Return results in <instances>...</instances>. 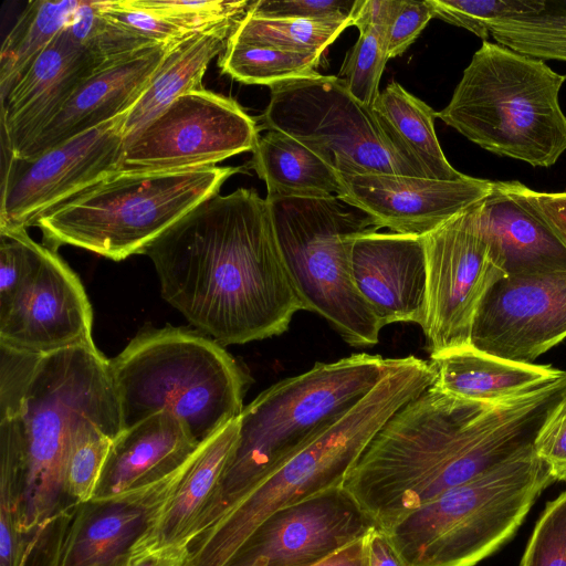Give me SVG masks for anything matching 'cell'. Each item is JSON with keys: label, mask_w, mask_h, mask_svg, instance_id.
Listing matches in <instances>:
<instances>
[{"label": "cell", "mask_w": 566, "mask_h": 566, "mask_svg": "<svg viewBox=\"0 0 566 566\" xmlns=\"http://www.w3.org/2000/svg\"><path fill=\"white\" fill-rule=\"evenodd\" d=\"M494 40L537 60L566 62V0H544L531 12L486 23Z\"/></svg>", "instance_id": "cell-32"}, {"label": "cell", "mask_w": 566, "mask_h": 566, "mask_svg": "<svg viewBox=\"0 0 566 566\" xmlns=\"http://www.w3.org/2000/svg\"><path fill=\"white\" fill-rule=\"evenodd\" d=\"M521 566H566V491L547 503L528 539Z\"/></svg>", "instance_id": "cell-38"}, {"label": "cell", "mask_w": 566, "mask_h": 566, "mask_svg": "<svg viewBox=\"0 0 566 566\" xmlns=\"http://www.w3.org/2000/svg\"><path fill=\"white\" fill-rule=\"evenodd\" d=\"M434 385L453 396L500 402L558 377L564 370L546 365L507 360L468 346L431 355Z\"/></svg>", "instance_id": "cell-25"}, {"label": "cell", "mask_w": 566, "mask_h": 566, "mask_svg": "<svg viewBox=\"0 0 566 566\" xmlns=\"http://www.w3.org/2000/svg\"><path fill=\"white\" fill-rule=\"evenodd\" d=\"M242 167L116 171L42 216L43 244L73 245L120 261L146 248Z\"/></svg>", "instance_id": "cell-8"}, {"label": "cell", "mask_w": 566, "mask_h": 566, "mask_svg": "<svg viewBox=\"0 0 566 566\" xmlns=\"http://www.w3.org/2000/svg\"><path fill=\"white\" fill-rule=\"evenodd\" d=\"M199 443L177 416L166 411L123 429L112 443L101 492L91 503L165 475L179 467Z\"/></svg>", "instance_id": "cell-24"}, {"label": "cell", "mask_w": 566, "mask_h": 566, "mask_svg": "<svg viewBox=\"0 0 566 566\" xmlns=\"http://www.w3.org/2000/svg\"><path fill=\"white\" fill-rule=\"evenodd\" d=\"M355 4L356 0H258L251 2L248 12L265 18L347 20Z\"/></svg>", "instance_id": "cell-41"}, {"label": "cell", "mask_w": 566, "mask_h": 566, "mask_svg": "<svg viewBox=\"0 0 566 566\" xmlns=\"http://www.w3.org/2000/svg\"><path fill=\"white\" fill-rule=\"evenodd\" d=\"M521 191L534 211L566 248V192H538L521 184Z\"/></svg>", "instance_id": "cell-44"}, {"label": "cell", "mask_w": 566, "mask_h": 566, "mask_svg": "<svg viewBox=\"0 0 566 566\" xmlns=\"http://www.w3.org/2000/svg\"><path fill=\"white\" fill-rule=\"evenodd\" d=\"M77 0L29 1L6 35L0 51V101L72 20Z\"/></svg>", "instance_id": "cell-30"}, {"label": "cell", "mask_w": 566, "mask_h": 566, "mask_svg": "<svg viewBox=\"0 0 566 566\" xmlns=\"http://www.w3.org/2000/svg\"><path fill=\"white\" fill-rule=\"evenodd\" d=\"M355 287L381 328L426 317L427 270L422 237L370 231L355 238L350 253Z\"/></svg>", "instance_id": "cell-20"}, {"label": "cell", "mask_w": 566, "mask_h": 566, "mask_svg": "<svg viewBox=\"0 0 566 566\" xmlns=\"http://www.w3.org/2000/svg\"><path fill=\"white\" fill-rule=\"evenodd\" d=\"M381 127L421 177L464 178L446 158L434 130L438 113L399 83L390 82L373 106Z\"/></svg>", "instance_id": "cell-27"}, {"label": "cell", "mask_w": 566, "mask_h": 566, "mask_svg": "<svg viewBox=\"0 0 566 566\" xmlns=\"http://www.w3.org/2000/svg\"><path fill=\"white\" fill-rule=\"evenodd\" d=\"M101 13L157 45L174 44L197 32L133 7L127 0L102 1Z\"/></svg>", "instance_id": "cell-40"}, {"label": "cell", "mask_w": 566, "mask_h": 566, "mask_svg": "<svg viewBox=\"0 0 566 566\" xmlns=\"http://www.w3.org/2000/svg\"><path fill=\"white\" fill-rule=\"evenodd\" d=\"M189 555L190 551L167 548L127 563L125 566H185Z\"/></svg>", "instance_id": "cell-47"}, {"label": "cell", "mask_w": 566, "mask_h": 566, "mask_svg": "<svg viewBox=\"0 0 566 566\" xmlns=\"http://www.w3.org/2000/svg\"><path fill=\"white\" fill-rule=\"evenodd\" d=\"M43 244L27 229L0 232V308L6 307L36 268Z\"/></svg>", "instance_id": "cell-39"}, {"label": "cell", "mask_w": 566, "mask_h": 566, "mask_svg": "<svg viewBox=\"0 0 566 566\" xmlns=\"http://www.w3.org/2000/svg\"><path fill=\"white\" fill-rule=\"evenodd\" d=\"M260 129L292 136L338 174L421 177L338 76L314 73L270 87Z\"/></svg>", "instance_id": "cell-11"}, {"label": "cell", "mask_w": 566, "mask_h": 566, "mask_svg": "<svg viewBox=\"0 0 566 566\" xmlns=\"http://www.w3.org/2000/svg\"><path fill=\"white\" fill-rule=\"evenodd\" d=\"M109 368L123 429L166 411L202 442L244 408L249 376L224 346L199 331H142L109 359Z\"/></svg>", "instance_id": "cell-5"}, {"label": "cell", "mask_w": 566, "mask_h": 566, "mask_svg": "<svg viewBox=\"0 0 566 566\" xmlns=\"http://www.w3.org/2000/svg\"><path fill=\"white\" fill-rule=\"evenodd\" d=\"M434 380L430 361L416 356L399 358L338 421L226 505L195 542L185 566H229L272 514L342 488L348 471L388 419Z\"/></svg>", "instance_id": "cell-4"}, {"label": "cell", "mask_w": 566, "mask_h": 566, "mask_svg": "<svg viewBox=\"0 0 566 566\" xmlns=\"http://www.w3.org/2000/svg\"><path fill=\"white\" fill-rule=\"evenodd\" d=\"M171 45L148 48L101 65L78 86L23 155L17 158L35 157L127 113L149 84Z\"/></svg>", "instance_id": "cell-22"}, {"label": "cell", "mask_w": 566, "mask_h": 566, "mask_svg": "<svg viewBox=\"0 0 566 566\" xmlns=\"http://www.w3.org/2000/svg\"><path fill=\"white\" fill-rule=\"evenodd\" d=\"M481 201L422 237L427 287L421 328L430 355L470 345L478 310L507 275L482 228Z\"/></svg>", "instance_id": "cell-12"}, {"label": "cell", "mask_w": 566, "mask_h": 566, "mask_svg": "<svg viewBox=\"0 0 566 566\" xmlns=\"http://www.w3.org/2000/svg\"><path fill=\"white\" fill-rule=\"evenodd\" d=\"M386 31L359 30L355 44L347 51L338 77L360 103L373 107L380 91L379 82L388 61Z\"/></svg>", "instance_id": "cell-35"}, {"label": "cell", "mask_w": 566, "mask_h": 566, "mask_svg": "<svg viewBox=\"0 0 566 566\" xmlns=\"http://www.w3.org/2000/svg\"><path fill=\"white\" fill-rule=\"evenodd\" d=\"M96 505L74 521L53 566H125L130 547L146 526L147 513L127 503Z\"/></svg>", "instance_id": "cell-29"}, {"label": "cell", "mask_w": 566, "mask_h": 566, "mask_svg": "<svg viewBox=\"0 0 566 566\" xmlns=\"http://www.w3.org/2000/svg\"><path fill=\"white\" fill-rule=\"evenodd\" d=\"M164 300L222 346L283 334L303 308L285 268L266 198L216 195L145 250Z\"/></svg>", "instance_id": "cell-2"}, {"label": "cell", "mask_w": 566, "mask_h": 566, "mask_svg": "<svg viewBox=\"0 0 566 566\" xmlns=\"http://www.w3.org/2000/svg\"><path fill=\"white\" fill-rule=\"evenodd\" d=\"M338 198L366 213L380 228L423 237L483 200L494 181L470 176L458 180L391 174H339Z\"/></svg>", "instance_id": "cell-18"}, {"label": "cell", "mask_w": 566, "mask_h": 566, "mask_svg": "<svg viewBox=\"0 0 566 566\" xmlns=\"http://www.w3.org/2000/svg\"><path fill=\"white\" fill-rule=\"evenodd\" d=\"M399 3L398 0H356L352 25L358 30L377 28L388 33Z\"/></svg>", "instance_id": "cell-45"}, {"label": "cell", "mask_w": 566, "mask_h": 566, "mask_svg": "<svg viewBox=\"0 0 566 566\" xmlns=\"http://www.w3.org/2000/svg\"><path fill=\"white\" fill-rule=\"evenodd\" d=\"M565 81L542 60L483 41L438 117L490 153L551 167L566 150Z\"/></svg>", "instance_id": "cell-6"}, {"label": "cell", "mask_w": 566, "mask_h": 566, "mask_svg": "<svg viewBox=\"0 0 566 566\" xmlns=\"http://www.w3.org/2000/svg\"><path fill=\"white\" fill-rule=\"evenodd\" d=\"M480 218L507 274L566 271L565 245L525 199L521 182L494 181Z\"/></svg>", "instance_id": "cell-23"}, {"label": "cell", "mask_w": 566, "mask_h": 566, "mask_svg": "<svg viewBox=\"0 0 566 566\" xmlns=\"http://www.w3.org/2000/svg\"><path fill=\"white\" fill-rule=\"evenodd\" d=\"M254 118L232 98L206 88L188 92L125 138L118 171H174L216 166L252 151Z\"/></svg>", "instance_id": "cell-13"}, {"label": "cell", "mask_w": 566, "mask_h": 566, "mask_svg": "<svg viewBox=\"0 0 566 566\" xmlns=\"http://www.w3.org/2000/svg\"><path fill=\"white\" fill-rule=\"evenodd\" d=\"M350 25L352 19L265 18L247 12L234 25L228 42L323 54Z\"/></svg>", "instance_id": "cell-31"}, {"label": "cell", "mask_w": 566, "mask_h": 566, "mask_svg": "<svg viewBox=\"0 0 566 566\" xmlns=\"http://www.w3.org/2000/svg\"><path fill=\"white\" fill-rule=\"evenodd\" d=\"M566 408V370L500 402L463 399L434 382L376 433L343 490L384 531L441 493L534 451L544 427Z\"/></svg>", "instance_id": "cell-1"}, {"label": "cell", "mask_w": 566, "mask_h": 566, "mask_svg": "<svg viewBox=\"0 0 566 566\" xmlns=\"http://www.w3.org/2000/svg\"><path fill=\"white\" fill-rule=\"evenodd\" d=\"M120 423L91 422L76 436L65 468V493L77 503L87 504L96 496Z\"/></svg>", "instance_id": "cell-34"}, {"label": "cell", "mask_w": 566, "mask_h": 566, "mask_svg": "<svg viewBox=\"0 0 566 566\" xmlns=\"http://www.w3.org/2000/svg\"><path fill=\"white\" fill-rule=\"evenodd\" d=\"M534 451L548 467L555 481L566 483V408L541 431Z\"/></svg>", "instance_id": "cell-43"}, {"label": "cell", "mask_w": 566, "mask_h": 566, "mask_svg": "<svg viewBox=\"0 0 566 566\" xmlns=\"http://www.w3.org/2000/svg\"><path fill=\"white\" fill-rule=\"evenodd\" d=\"M366 566H403L386 531L374 526L365 537Z\"/></svg>", "instance_id": "cell-46"}, {"label": "cell", "mask_w": 566, "mask_h": 566, "mask_svg": "<svg viewBox=\"0 0 566 566\" xmlns=\"http://www.w3.org/2000/svg\"><path fill=\"white\" fill-rule=\"evenodd\" d=\"M238 22H224L197 31L170 46L149 84L126 113L125 138L135 134L177 97L205 88L202 78L208 65L223 53Z\"/></svg>", "instance_id": "cell-26"}, {"label": "cell", "mask_w": 566, "mask_h": 566, "mask_svg": "<svg viewBox=\"0 0 566 566\" xmlns=\"http://www.w3.org/2000/svg\"><path fill=\"white\" fill-rule=\"evenodd\" d=\"M535 452L454 486L387 531L403 566H475L518 530L553 484Z\"/></svg>", "instance_id": "cell-9"}, {"label": "cell", "mask_w": 566, "mask_h": 566, "mask_svg": "<svg viewBox=\"0 0 566 566\" xmlns=\"http://www.w3.org/2000/svg\"><path fill=\"white\" fill-rule=\"evenodd\" d=\"M314 566H366L365 538L353 543Z\"/></svg>", "instance_id": "cell-48"}, {"label": "cell", "mask_w": 566, "mask_h": 566, "mask_svg": "<svg viewBox=\"0 0 566 566\" xmlns=\"http://www.w3.org/2000/svg\"><path fill=\"white\" fill-rule=\"evenodd\" d=\"M434 18L429 0H400L387 35L388 60L406 52Z\"/></svg>", "instance_id": "cell-42"}, {"label": "cell", "mask_w": 566, "mask_h": 566, "mask_svg": "<svg viewBox=\"0 0 566 566\" xmlns=\"http://www.w3.org/2000/svg\"><path fill=\"white\" fill-rule=\"evenodd\" d=\"M133 7L192 31L238 22L252 1L239 0H127Z\"/></svg>", "instance_id": "cell-36"}, {"label": "cell", "mask_w": 566, "mask_h": 566, "mask_svg": "<svg viewBox=\"0 0 566 566\" xmlns=\"http://www.w3.org/2000/svg\"><path fill=\"white\" fill-rule=\"evenodd\" d=\"M398 359L363 353L316 363L262 391L239 416L218 513L338 421Z\"/></svg>", "instance_id": "cell-7"}, {"label": "cell", "mask_w": 566, "mask_h": 566, "mask_svg": "<svg viewBox=\"0 0 566 566\" xmlns=\"http://www.w3.org/2000/svg\"><path fill=\"white\" fill-rule=\"evenodd\" d=\"M322 55L227 42L218 65L238 82L271 87L316 73Z\"/></svg>", "instance_id": "cell-33"}, {"label": "cell", "mask_w": 566, "mask_h": 566, "mask_svg": "<svg viewBox=\"0 0 566 566\" xmlns=\"http://www.w3.org/2000/svg\"><path fill=\"white\" fill-rule=\"evenodd\" d=\"M374 526L343 488L332 489L272 514L229 566H314Z\"/></svg>", "instance_id": "cell-17"}, {"label": "cell", "mask_w": 566, "mask_h": 566, "mask_svg": "<svg viewBox=\"0 0 566 566\" xmlns=\"http://www.w3.org/2000/svg\"><path fill=\"white\" fill-rule=\"evenodd\" d=\"M85 290L57 252L43 244L40 261L12 301L0 308V346L32 355L93 345Z\"/></svg>", "instance_id": "cell-16"}, {"label": "cell", "mask_w": 566, "mask_h": 566, "mask_svg": "<svg viewBox=\"0 0 566 566\" xmlns=\"http://www.w3.org/2000/svg\"><path fill=\"white\" fill-rule=\"evenodd\" d=\"M566 338V271L507 274L484 297L470 344L507 360L533 361Z\"/></svg>", "instance_id": "cell-15"}, {"label": "cell", "mask_w": 566, "mask_h": 566, "mask_svg": "<svg viewBox=\"0 0 566 566\" xmlns=\"http://www.w3.org/2000/svg\"><path fill=\"white\" fill-rule=\"evenodd\" d=\"M239 432V418L199 443L185 476L169 500L146 522L127 563L161 549L190 551L218 513L221 486Z\"/></svg>", "instance_id": "cell-19"}, {"label": "cell", "mask_w": 566, "mask_h": 566, "mask_svg": "<svg viewBox=\"0 0 566 566\" xmlns=\"http://www.w3.org/2000/svg\"><path fill=\"white\" fill-rule=\"evenodd\" d=\"M126 113L32 158H17L1 144L0 232L38 220L119 170Z\"/></svg>", "instance_id": "cell-14"}, {"label": "cell", "mask_w": 566, "mask_h": 566, "mask_svg": "<svg viewBox=\"0 0 566 566\" xmlns=\"http://www.w3.org/2000/svg\"><path fill=\"white\" fill-rule=\"evenodd\" d=\"M101 66L66 28L1 101V144L21 157L78 86Z\"/></svg>", "instance_id": "cell-21"}, {"label": "cell", "mask_w": 566, "mask_h": 566, "mask_svg": "<svg viewBox=\"0 0 566 566\" xmlns=\"http://www.w3.org/2000/svg\"><path fill=\"white\" fill-rule=\"evenodd\" d=\"M434 18L463 28L483 41L491 35L486 23L539 9L544 0H429Z\"/></svg>", "instance_id": "cell-37"}, {"label": "cell", "mask_w": 566, "mask_h": 566, "mask_svg": "<svg viewBox=\"0 0 566 566\" xmlns=\"http://www.w3.org/2000/svg\"><path fill=\"white\" fill-rule=\"evenodd\" d=\"M266 200L303 308L324 317L352 346L377 344L381 326L354 285L350 253L356 237L379 228L337 196Z\"/></svg>", "instance_id": "cell-10"}, {"label": "cell", "mask_w": 566, "mask_h": 566, "mask_svg": "<svg viewBox=\"0 0 566 566\" xmlns=\"http://www.w3.org/2000/svg\"><path fill=\"white\" fill-rule=\"evenodd\" d=\"M251 168L266 185V198H328L340 191L339 174L292 136L268 130L252 150Z\"/></svg>", "instance_id": "cell-28"}, {"label": "cell", "mask_w": 566, "mask_h": 566, "mask_svg": "<svg viewBox=\"0 0 566 566\" xmlns=\"http://www.w3.org/2000/svg\"><path fill=\"white\" fill-rule=\"evenodd\" d=\"M91 422L122 424L109 359L94 344L48 355L0 346V480L18 493V533L51 520L71 447Z\"/></svg>", "instance_id": "cell-3"}]
</instances>
